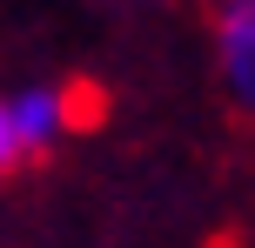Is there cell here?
I'll use <instances>...</instances> for the list:
<instances>
[{
	"label": "cell",
	"instance_id": "obj_1",
	"mask_svg": "<svg viewBox=\"0 0 255 248\" xmlns=\"http://www.w3.org/2000/svg\"><path fill=\"white\" fill-rule=\"evenodd\" d=\"M74 121H81L74 87H61V81L0 87V188L20 181L34 161H47L54 148L74 134Z\"/></svg>",
	"mask_w": 255,
	"mask_h": 248
},
{
	"label": "cell",
	"instance_id": "obj_2",
	"mask_svg": "<svg viewBox=\"0 0 255 248\" xmlns=\"http://www.w3.org/2000/svg\"><path fill=\"white\" fill-rule=\"evenodd\" d=\"M215 67L229 101L255 114V0H215Z\"/></svg>",
	"mask_w": 255,
	"mask_h": 248
}]
</instances>
